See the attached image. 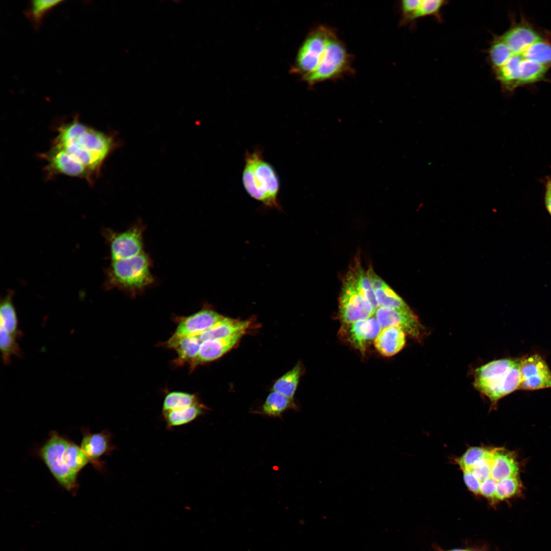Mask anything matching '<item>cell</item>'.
I'll return each mask as SVG.
<instances>
[{
	"mask_svg": "<svg viewBox=\"0 0 551 551\" xmlns=\"http://www.w3.org/2000/svg\"><path fill=\"white\" fill-rule=\"evenodd\" d=\"M513 55H521L529 46L545 38L524 19L514 22L501 36Z\"/></svg>",
	"mask_w": 551,
	"mask_h": 551,
	"instance_id": "obj_12",
	"label": "cell"
},
{
	"mask_svg": "<svg viewBox=\"0 0 551 551\" xmlns=\"http://www.w3.org/2000/svg\"><path fill=\"white\" fill-rule=\"evenodd\" d=\"M144 230L145 226L140 221L122 232L103 229L102 235L109 247L110 260L131 258L145 252Z\"/></svg>",
	"mask_w": 551,
	"mask_h": 551,
	"instance_id": "obj_6",
	"label": "cell"
},
{
	"mask_svg": "<svg viewBox=\"0 0 551 551\" xmlns=\"http://www.w3.org/2000/svg\"><path fill=\"white\" fill-rule=\"evenodd\" d=\"M549 67L523 58L519 68L518 87L546 80Z\"/></svg>",
	"mask_w": 551,
	"mask_h": 551,
	"instance_id": "obj_25",
	"label": "cell"
},
{
	"mask_svg": "<svg viewBox=\"0 0 551 551\" xmlns=\"http://www.w3.org/2000/svg\"><path fill=\"white\" fill-rule=\"evenodd\" d=\"M223 316L208 307L181 319L173 335L178 337L197 336L207 331Z\"/></svg>",
	"mask_w": 551,
	"mask_h": 551,
	"instance_id": "obj_14",
	"label": "cell"
},
{
	"mask_svg": "<svg viewBox=\"0 0 551 551\" xmlns=\"http://www.w3.org/2000/svg\"><path fill=\"white\" fill-rule=\"evenodd\" d=\"M519 475V466L514 454L502 447H493L491 480L497 484L502 480Z\"/></svg>",
	"mask_w": 551,
	"mask_h": 551,
	"instance_id": "obj_17",
	"label": "cell"
},
{
	"mask_svg": "<svg viewBox=\"0 0 551 551\" xmlns=\"http://www.w3.org/2000/svg\"><path fill=\"white\" fill-rule=\"evenodd\" d=\"M83 437L81 448L89 459L91 463L98 470L103 468L101 458L109 455L115 447L112 443V436L111 433L105 430L98 433H91L86 429L82 431Z\"/></svg>",
	"mask_w": 551,
	"mask_h": 551,
	"instance_id": "obj_13",
	"label": "cell"
},
{
	"mask_svg": "<svg viewBox=\"0 0 551 551\" xmlns=\"http://www.w3.org/2000/svg\"><path fill=\"white\" fill-rule=\"evenodd\" d=\"M545 202L546 208L551 214V181H548L546 184Z\"/></svg>",
	"mask_w": 551,
	"mask_h": 551,
	"instance_id": "obj_39",
	"label": "cell"
},
{
	"mask_svg": "<svg viewBox=\"0 0 551 551\" xmlns=\"http://www.w3.org/2000/svg\"><path fill=\"white\" fill-rule=\"evenodd\" d=\"M379 307L405 309L409 307L387 284L374 290Z\"/></svg>",
	"mask_w": 551,
	"mask_h": 551,
	"instance_id": "obj_32",
	"label": "cell"
},
{
	"mask_svg": "<svg viewBox=\"0 0 551 551\" xmlns=\"http://www.w3.org/2000/svg\"><path fill=\"white\" fill-rule=\"evenodd\" d=\"M420 1L421 0H404L401 2L403 22L411 21Z\"/></svg>",
	"mask_w": 551,
	"mask_h": 551,
	"instance_id": "obj_37",
	"label": "cell"
},
{
	"mask_svg": "<svg viewBox=\"0 0 551 551\" xmlns=\"http://www.w3.org/2000/svg\"><path fill=\"white\" fill-rule=\"evenodd\" d=\"M206 409L203 405L198 403L184 408L164 412L162 414L166 428L171 429L192 422L203 415Z\"/></svg>",
	"mask_w": 551,
	"mask_h": 551,
	"instance_id": "obj_23",
	"label": "cell"
},
{
	"mask_svg": "<svg viewBox=\"0 0 551 551\" xmlns=\"http://www.w3.org/2000/svg\"><path fill=\"white\" fill-rule=\"evenodd\" d=\"M202 341L198 336L178 337L172 335L166 343V346L177 353L179 363H189L196 359Z\"/></svg>",
	"mask_w": 551,
	"mask_h": 551,
	"instance_id": "obj_20",
	"label": "cell"
},
{
	"mask_svg": "<svg viewBox=\"0 0 551 551\" xmlns=\"http://www.w3.org/2000/svg\"><path fill=\"white\" fill-rule=\"evenodd\" d=\"M488 58L494 70L503 65L513 53L500 36H494L488 49Z\"/></svg>",
	"mask_w": 551,
	"mask_h": 551,
	"instance_id": "obj_28",
	"label": "cell"
},
{
	"mask_svg": "<svg viewBox=\"0 0 551 551\" xmlns=\"http://www.w3.org/2000/svg\"><path fill=\"white\" fill-rule=\"evenodd\" d=\"M374 314L382 329L397 327L402 329L406 335L418 342L423 339L424 328L410 308L399 309L378 307Z\"/></svg>",
	"mask_w": 551,
	"mask_h": 551,
	"instance_id": "obj_9",
	"label": "cell"
},
{
	"mask_svg": "<svg viewBox=\"0 0 551 551\" xmlns=\"http://www.w3.org/2000/svg\"><path fill=\"white\" fill-rule=\"evenodd\" d=\"M447 3L443 0H421L411 21L429 16L439 17L442 8Z\"/></svg>",
	"mask_w": 551,
	"mask_h": 551,
	"instance_id": "obj_36",
	"label": "cell"
},
{
	"mask_svg": "<svg viewBox=\"0 0 551 551\" xmlns=\"http://www.w3.org/2000/svg\"><path fill=\"white\" fill-rule=\"evenodd\" d=\"M152 261L145 252L136 256L111 261L105 271L104 287L117 289L132 296L143 293L155 285L151 272Z\"/></svg>",
	"mask_w": 551,
	"mask_h": 551,
	"instance_id": "obj_2",
	"label": "cell"
},
{
	"mask_svg": "<svg viewBox=\"0 0 551 551\" xmlns=\"http://www.w3.org/2000/svg\"><path fill=\"white\" fill-rule=\"evenodd\" d=\"M334 32L324 26L314 29L300 47L292 70L304 77L312 72L318 65L326 45Z\"/></svg>",
	"mask_w": 551,
	"mask_h": 551,
	"instance_id": "obj_7",
	"label": "cell"
},
{
	"mask_svg": "<svg viewBox=\"0 0 551 551\" xmlns=\"http://www.w3.org/2000/svg\"><path fill=\"white\" fill-rule=\"evenodd\" d=\"M244 334L223 338L208 339L202 342L198 355L190 366L196 365L216 360L231 349L238 343Z\"/></svg>",
	"mask_w": 551,
	"mask_h": 551,
	"instance_id": "obj_16",
	"label": "cell"
},
{
	"mask_svg": "<svg viewBox=\"0 0 551 551\" xmlns=\"http://www.w3.org/2000/svg\"><path fill=\"white\" fill-rule=\"evenodd\" d=\"M519 389L527 390L551 388V371L545 360L535 354L520 359Z\"/></svg>",
	"mask_w": 551,
	"mask_h": 551,
	"instance_id": "obj_10",
	"label": "cell"
},
{
	"mask_svg": "<svg viewBox=\"0 0 551 551\" xmlns=\"http://www.w3.org/2000/svg\"><path fill=\"white\" fill-rule=\"evenodd\" d=\"M523 58L550 67L551 66V43L544 39L529 46L521 54Z\"/></svg>",
	"mask_w": 551,
	"mask_h": 551,
	"instance_id": "obj_29",
	"label": "cell"
},
{
	"mask_svg": "<svg viewBox=\"0 0 551 551\" xmlns=\"http://www.w3.org/2000/svg\"><path fill=\"white\" fill-rule=\"evenodd\" d=\"M69 440L58 432L52 431L49 438L39 449V454L58 483L66 490L76 492L78 475L66 465L63 453Z\"/></svg>",
	"mask_w": 551,
	"mask_h": 551,
	"instance_id": "obj_4",
	"label": "cell"
},
{
	"mask_svg": "<svg viewBox=\"0 0 551 551\" xmlns=\"http://www.w3.org/2000/svg\"><path fill=\"white\" fill-rule=\"evenodd\" d=\"M450 551H470V550H466V549H454V550H450Z\"/></svg>",
	"mask_w": 551,
	"mask_h": 551,
	"instance_id": "obj_40",
	"label": "cell"
},
{
	"mask_svg": "<svg viewBox=\"0 0 551 551\" xmlns=\"http://www.w3.org/2000/svg\"><path fill=\"white\" fill-rule=\"evenodd\" d=\"M520 359L508 371L487 381L473 385L481 393L494 405L504 396L519 389L520 384Z\"/></svg>",
	"mask_w": 551,
	"mask_h": 551,
	"instance_id": "obj_11",
	"label": "cell"
},
{
	"mask_svg": "<svg viewBox=\"0 0 551 551\" xmlns=\"http://www.w3.org/2000/svg\"><path fill=\"white\" fill-rule=\"evenodd\" d=\"M302 373V366L299 363H297L276 381L272 387L273 391L279 392L293 399Z\"/></svg>",
	"mask_w": 551,
	"mask_h": 551,
	"instance_id": "obj_27",
	"label": "cell"
},
{
	"mask_svg": "<svg viewBox=\"0 0 551 551\" xmlns=\"http://www.w3.org/2000/svg\"><path fill=\"white\" fill-rule=\"evenodd\" d=\"M521 486L519 475L502 480L497 484L494 502L503 500L518 494L521 490Z\"/></svg>",
	"mask_w": 551,
	"mask_h": 551,
	"instance_id": "obj_34",
	"label": "cell"
},
{
	"mask_svg": "<svg viewBox=\"0 0 551 551\" xmlns=\"http://www.w3.org/2000/svg\"><path fill=\"white\" fill-rule=\"evenodd\" d=\"M198 403V398L194 394L181 391L170 392L164 397L162 413L184 408Z\"/></svg>",
	"mask_w": 551,
	"mask_h": 551,
	"instance_id": "obj_31",
	"label": "cell"
},
{
	"mask_svg": "<svg viewBox=\"0 0 551 551\" xmlns=\"http://www.w3.org/2000/svg\"><path fill=\"white\" fill-rule=\"evenodd\" d=\"M249 320H242L223 317L212 328L197 336L201 341L223 338L239 334H245L251 324Z\"/></svg>",
	"mask_w": 551,
	"mask_h": 551,
	"instance_id": "obj_19",
	"label": "cell"
},
{
	"mask_svg": "<svg viewBox=\"0 0 551 551\" xmlns=\"http://www.w3.org/2000/svg\"><path fill=\"white\" fill-rule=\"evenodd\" d=\"M63 458L68 468L77 475L88 463H90L81 447L70 440L64 450Z\"/></svg>",
	"mask_w": 551,
	"mask_h": 551,
	"instance_id": "obj_30",
	"label": "cell"
},
{
	"mask_svg": "<svg viewBox=\"0 0 551 551\" xmlns=\"http://www.w3.org/2000/svg\"><path fill=\"white\" fill-rule=\"evenodd\" d=\"M0 347L3 363L8 365L13 356L20 357L22 352L16 342V338L5 331L0 329Z\"/></svg>",
	"mask_w": 551,
	"mask_h": 551,
	"instance_id": "obj_33",
	"label": "cell"
},
{
	"mask_svg": "<svg viewBox=\"0 0 551 551\" xmlns=\"http://www.w3.org/2000/svg\"><path fill=\"white\" fill-rule=\"evenodd\" d=\"M350 57L334 33L329 38L316 69L303 77L310 85L338 78L350 69Z\"/></svg>",
	"mask_w": 551,
	"mask_h": 551,
	"instance_id": "obj_5",
	"label": "cell"
},
{
	"mask_svg": "<svg viewBox=\"0 0 551 551\" xmlns=\"http://www.w3.org/2000/svg\"><path fill=\"white\" fill-rule=\"evenodd\" d=\"M339 310L343 325L369 318L375 312L369 301L360 294L347 274L343 280Z\"/></svg>",
	"mask_w": 551,
	"mask_h": 551,
	"instance_id": "obj_8",
	"label": "cell"
},
{
	"mask_svg": "<svg viewBox=\"0 0 551 551\" xmlns=\"http://www.w3.org/2000/svg\"><path fill=\"white\" fill-rule=\"evenodd\" d=\"M291 408H297L293 399L272 391L267 397L260 413L271 417H281L283 412Z\"/></svg>",
	"mask_w": 551,
	"mask_h": 551,
	"instance_id": "obj_26",
	"label": "cell"
},
{
	"mask_svg": "<svg viewBox=\"0 0 551 551\" xmlns=\"http://www.w3.org/2000/svg\"><path fill=\"white\" fill-rule=\"evenodd\" d=\"M347 340L356 348L364 352L375 339L382 328L375 316L361 319L343 326Z\"/></svg>",
	"mask_w": 551,
	"mask_h": 551,
	"instance_id": "obj_15",
	"label": "cell"
},
{
	"mask_svg": "<svg viewBox=\"0 0 551 551\" xmlns=\"http://www.w3.org/2000/svg\"><path fill=\"white\" fill-rule=\"evenodd\" d=\"M13 291H9L4 298L2 299L0 307L1 328L12 335L16 339L19 338L22 334L18 329V321L13 303Z\"/></svg>",
	"mask_w": 551,
	"mask_h": 551,
	"instance_id": "obj_24",
	"label": "cell"
},
{
	"mask_svg": "<svg viewBox=\"0 0 551 551\" xmlns=\"http://www.w3.org/2000/svg\"><path fill=\"white\" fill-rule=\"evenodd\" d=\"M242 180L249 195L270 208L280 209L278 195V176L272 165L264 159L262 151H246Z\"/></svg>",
	"mask_w": 551,
	"mask_h": 551,
	"instance_id": "obj_3",
	"label": "cell"
},
{
	"mask_svg": "<svg viewBox=\"0 0 551 551\" xmlns=\"http://www.w3.org/2000/svg\"><path fill=\"white\" fill-rule=\"evenodd\" d=\"M62 2V1L58 0L32 1L30 8L27 12V15L35 25L38 26L40 24L44 15Z\"/></svg>",
	"mask_w": 551,
	"mask_h": 551,
	"instance_id": "obj_35",
	"label": "cell"
},
{
	"mask_svg": "<svg viewBox=\"0 0 551 551\" xmlns=\"http://www.w3.org/2000/svg\"><path fill=\"white\" fill-rule=\"evenodd\" d=\"M347 274L351 279L360 294L369 301L373 309L376 311L379 306L374 290L369 280L367 272L364 270L358 259L354 261Z\"/></svg>",
	"mask_w": 551,
	"mask_h": 551,
	"instance_id": "obj_22",
	"label": "cell"
},
{
	"mask_svg": "<svg viewBox=\"0 0 551 551\" xmlns=\"http://www.w3.org/2000/svg\"><path fill=\"white\" fill-rule=\"evenodd\" d=\"M521 55H513L503 65L493 70L502 89L511 92L518 87Z\"/></svg>",
	"mask_w": 551,
	"mask_h": 551,
	"instance_id": "obj_21",
	"label": "cell"
},
{
	"mask_svg": "<svg viewBox=\"0 0 551 551\" xmlns=\"http://www.w3.org/2000/svg\"><path fill=\"white\" fill-rule=\"evenodd\" d=\"M406 336V333L399 328H383L374 340L375 348L384 356H392L404 348Z\"/></svg>",
	"mask_w": 551,
	"mask_h": 551,
	"instance_id": "obj_18",
	"label": "cell"
},
{
	"mask_svg": "<svg viewBox=\"0 0 551 551\" xmlns=\"http://www.w3.org/2000/svg\"><path fill=\"white\" fill-rule=\"evenodd\" d=\"M113 136L88 126L77 117L57 128L50 149L42 156L49 177L62 174L93 184L116 147Z\"/></svg>",
	"mask_w": 551,
	"mask_h": 551,
	"instance_id": "obj_1",
	"label": "cell"
},
{
	"mask_svg": "<svg viewBox=\"0 0 551 551\" xmlns=\"http://www.w3.org/2000/svg\"><path fill=\"white\" fill-rule=\"evenodd\" d=\"M367 272L373 290L381 288L386 284L374 272L371 266L369 267Z\"/></svg>",
	"mask_w": 551,
	"mask_h": 551,
	"instance_id": "obj_38",
	"label": "cell"
}]
</instances>
